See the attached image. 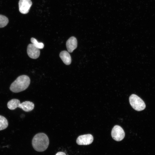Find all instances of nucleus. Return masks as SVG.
Segmentation results:
<instances>
[{
    "label": "nucleus",
    "instance_id": "f257e3e1",
    "mask_svg": "<svg viewBox=\"0 0 155 155\" xmlns=\"http://www.w3.org/2000/svg\"><path fill=\"white\" fill-rule=\"evenodd\" d=\"M49 140L47 135L43 133H39L33 137L32 141V146L35 150L43 152L47 148Z\"/></svg>",
    "mask_w": 155,
    "mask_h": 155
},
{
    "label": "nucleus",
    "instance_id": "f03ea898",
    "mask_svg": "<svg viewBox=\"0 0 155 155\" xmlns=\"http://www.w3.org/2000/svg\"><path fill=\"white\" fill-rule=\"evenodd\" d=\"M30 83L29 77L25 75H22L18 77L11 84L10 90L14 93H18L26 90Z\"/></svg>",
    "mask_w": 155,
    "mask_h": 155
},
{
    "label": "nucleus",
    "instance_id": "7ed1b4c3",
    "mask_svg": "<svg viewBox=\"0 0 155 155\" xmlns=\"http://www.w3.org/2000/svg\"><path fill=\"white\" fill-rule=\"evenodd\" d=\"M129 102L132 107L137 111L143 110L146 108L145 102L140 97L135 94H132L129 97Z\"/></svg>",
    "mask_w": 155,
    "mask_h": 155
},
{
    "label": "nucleus",
    "instance_id": "20e7f679",
    "mask_svg": "<svg viewBox=\"0 0 155 155\" xmlns=\"http://www.w3.org/2000/svg\"><path fill=\"white\" fill-rule=\"evenodd\" d=\"M111 135L112 137L115 140L120 141L124 137L125 133L124 130L121 126L116 125L112 129Z\"/></svg>",
    "mask_w": 155,
    "mask_h": 155
},
{
    "label": "nucleus",
    "instance_id": "39448f33",
    "mask_svg": "<svg viewBox=\"0 0 155 155\" xmlns=\"http://www.w3.org/2000/svg\"><path fill=\"white\" fill-rule=\"evenodd\" d=\"M93 137L90 134L80 135L76 140L77 144L80 145H87L91 144L93 141Z\"/></svg>",
    "mask_w": 155,
    "mask_h": 155
},
{
    "label": "nucleus",
    "instance_id": "423d86ee",
    "mask_svg": "<svg viewBox=\"0 0 155 155\" xmlns=\"http://www.w3.org/2000/svg\"><path fill=\"white\" fill-rule=\"evenodd\" d=\"M18 4L20 12L26 14L29 12L32 3L31 0H20Z\"/></svg>",
    "mask_w": 155,
    "mask_h": 155
},
{
    "label": "nucleus",
    "instance_id": "0eeeda50",
    "mask_svg": "<svg viewBox=\"0 0 155 155\" xmlns=\"http://www.w3.org/2000/svg\"><path fill=\"white\" fill-rule=\"evenodd\" d=\"M27 53L28 56L33 59H36L40 55L39 49L36 47L32 44L28 45L27 48Z\"/></svg>",
    "mask_w": 155,
    "mask_h": 155
},
{
    "label": "nucleus",
    "instance_id": "6e6552de",
    "mask_svg": "<svg viewBox=\"0 0 155 155\" xmlns=\"http://www.w3.org/2000/svg\"><path fill=\"white\" fill-rule=\"evenodd\" d=\"M66 46L68 51L69 53L72 52L77 46V41L76 38L73 36L70 37L66 42Z\"/></svg>",
    "mask_w": 155,
    "mask_h": 155
},
{
    "label": "nucleus",
    "instance_id": "1a4fd4ad",
    "mask_svg": "<svg viewBox=\"0 0 155 155\" xmlns=\"http://www.w3.org/2000/svg\"><path fill=\"white\" fill-rule=\"evenodd\" d=\"M18 108L22 109L26 112H29L32 110L34 107V103L30 101H25L20 103Z\"/></svg>",
    "mask_w": 155,
    "mask_h": 155
},
{
    "label": "nucleus",
    "instance_id": "9d476101",
    "mask_svg": "<svg viewBox=\"0 0 155 155\" xmlns=\"http://www.w3.org/2000/svg\"><path fill=\"white\" fill-rule=\"evenodd\" d=\"M59 56L63 62L66 65H69L71 63V57L70 54L67 51H63L60 53Z\"/></svg>",
    "mask_w": 155,
    "mask_h": 155
},
{
    "label": "nucleus",
    "instance_id": "9b49d317",
    "mask_svg": "<svg viewBox=\"0 0 155 155\" xmlns=\"http://www.w3.org/2000/svg\"><path fill=\"white\" fill-rule=\"evenodd\" d=\"M20 103V101L18 99H13L8 102L7 106L9 109L14 110L18 107Z\"/></svg>",
    "mask_w": 155,
    "mask_h": 155
},
{
    "label": "nucleus",
    "instance_id": "f8f14e48",
    "mask_svg": "<svg viewBox=\"0 0 155 155\" xmlns=\"http://www.w3.org/2000/svg\"><path fill=\"white\" fill-rule=\"evenodd\" d=\"M8 124L7 119L4 116L0 115V131L7 128Z\"/></svg>",
    "mask_w": 155,
    "mask_h": 155
},
{
    "label": "nucleus",
    "instance_id": "ddd939ff",
    "mask_svg": "<svg viewBox=\"0 0 155 155\" xmlns=\"http://www.w3.org/2000/svg\"><path fill=\"white\" fill-rule=\"evenodd\" d=\"M8 22V19L6 16L0 14V28L5 27Z\"/></svg>",
    "mask_w": 155,
    "mask_h": 155
},
{
    "label": "nucleus",
    "instance_id": "4468645a",
    "mask_svg": "<svg viewBox=\"0 0 155 155\" xmlns=\"http://www.w3.org/2000/svg\"><path fill=\"white\" fill-rule=\"evenodd\" d=\"M30 40L32 44L39 49H42L44 47V44L42 42H38L37 40L34 38H32Z\"/></svg>",
    "mask_w": 155,
    "mask_h": 155
},
{
    "label": "nucleus",
    "instance_id": "2eb2a0df",
    "mask_svg": "<svg viewBox=\"0 0 155 155\" xmlns=\"http://www.w3.org/2000/svg\"><path fill=\"white\" fill-rule=\"evenodd\" d=\"M55 155H66L65 153L62 152H58Z\"/></svg>",
    "mask_w": 155,
    "mask_h": 155
}]
</instances>
